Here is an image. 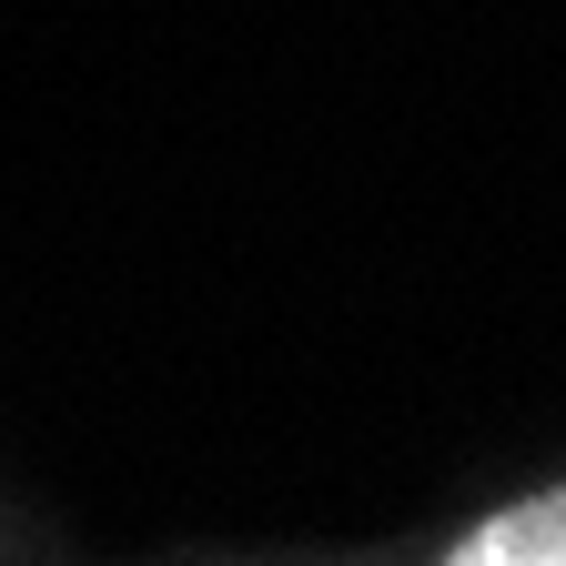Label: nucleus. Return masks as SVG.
Here are the masks:
<instances>
[{"instance_id":"f257e3e1","label":"nucleus","mask_w":566,"mask_h":566,"mask_svg":"<svg viewBox=\"0 0 566 566\" xmlns=\"http://www.w3.org/2000/svg\"><path fill=\"white\" fill-rule=\"evenodd\" d=\"M446 556L455 566H566V485H536V495H516V506L475 516Z\"/></svg>"}]
</instances>
